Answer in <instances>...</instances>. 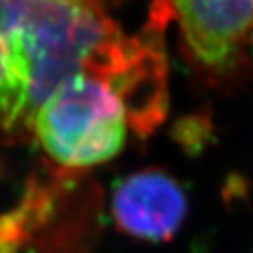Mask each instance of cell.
Returning a JSON list of instances; mask_svg holds the SVG:
<instances>
[{"mask_svg": "<svg viewBox=\"0 0 253 253\" xmlns=\"http://www.w3.org/2000/svg\"><path fill=\"white\" fill-rule=\"evenodd\" d=\"M128 40L99 3L0 0V138L33 140L44 100L74 74L110 63Z\"/></svg>", "mask_w": 253, "mask_h": 253, "instance_id": "6da1fadb", "label": "cell"}, {"mask_svg": "<svg viewBox=\"0 0 253 253\" xmlns=\"http://www.w3.org/2000/svg\"><path fill=\"white\" fill-rule=\"evenodd\" d=\"M178 22L184 53L212 84L240 81L250 71L253 0H160Z\"/></svg>", "mask_w": 253, "mask_h": 253, "instance_id": "7a4b0ae2", "label": "cell"}, {"mask_svg": "<svg viewBox=\"0 0 253 253\" xmlns=\"http://www.w3.org/2000/svg\"><path fill=\"white\" fill-rule=\"evenodd\" d=\"M189 201L181 183L161 168H145L120 179L110 211L122 234L136 240L169 242L188 215Z\"/></svg>", "mask_w": 253, "mask_h": 253, "instance_id": "3957f363", "label": "cell"}, {"mask_svg": "<svg viewBox=\"0 0 253 253\" xmlns=\"http://www.w3.org/2000/svg\"><path fill=\"white\" fill-rule=\"evenodd\" d=\"M79 2H92V3H99V5H102V0H79Z\"/></svg>", "mask_w": 253, "mask_h": 253, "instance_id": "277c9868", "label": "cell"}]
</instances>
